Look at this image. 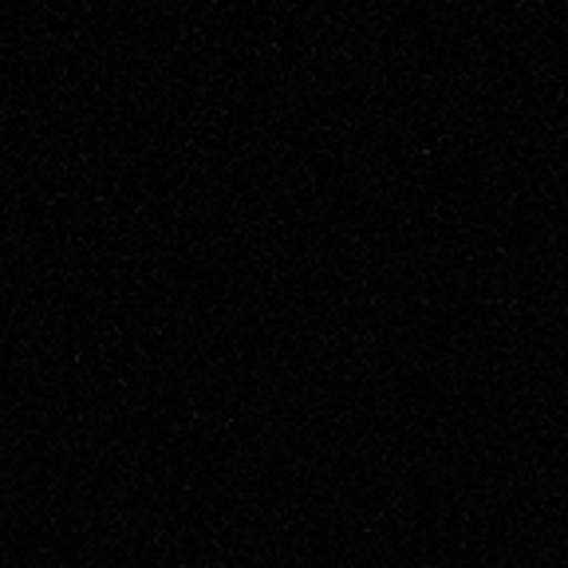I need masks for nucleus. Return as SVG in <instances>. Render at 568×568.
Listing matches in <instances>:
<instances>
[]
</instances>
